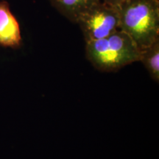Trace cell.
Segmentation results:
<instances>
[{
	"label": "cell",
	"mask_w": 159,
	"mask_h": 159,
	"mask_svg": "<svg viewBox=\"0 0 159 159\" xmlns=\"http://www.w3.org/2000/svg\"><path fill=\"white\" fill-rule=\"evenodd\" d=\"M119 30L141 50L159 39V0H129L117 7Z\"/></svg>",
	"instance_id": "1"
},
{
	"label": "cell",
	"mask_w": 159,
	"mask_h": 159,
	"mask_svg": "<svg viewBox=\"0 0 159 159\" xmlns=\"http://www.w3.org/2000/svg\"><path fill=\"white\" fill-rule=\"evenodd\" d=\"M76 24L85 42L103 39L119 30L118 8L100 1L81 15Z\"/></svg>",
	"instance_id": "3"
},
{
	"label": "cell",
	"mask_w": 159,
	"mask_h": 159,
	"mask_svg": "<svg viewBox=\"0 0 159 159\" xmlns=\"http://www.w3.org/2000/svg\"><path fill=\"white\" fill-rule=\"evenodd\" d=\"M54 8L73 23L101 0H48Z\"/></svg>",
	"instance_id": "5"
},
{
	"label": "cell",
	"mask_w": 159,
	"mask_h": 159,
	"mask_svg": "<svg viewBox=\"0 0 159 159\" xmlns=\"http://www.w3.org/2000/svg\"><path fill=\"white\" fill-rule=\"evenodd\" d=\"M0 1H2V0H0Z\"/></svg>",
	"instance_id": "8"
},
{
	"label": "cell",
	"mask_w": 159,
	"mask_h": 159,
	"mask_svg": "<svg viewBox=\"0 0 159 159\" xmlns=\"http://www.w3.org/2000/svg\"><path fill=\"white\" fill-rule=\"evenodd\" d=\"M103 2L108 4L111 6H114V7H119V5H121L122 4L126 2L129 1V0H101Z\"/></svg>",
	"instance_id": "7"
},
{
	"label": "cell",
	"mask_w": 159,
	"mask_h": 159,
	"mask_svg": "<svg viewBox=\"0 0 159 159\" xmlns=\"http://www.w3.org/2000/svg\"><path fill=\"white\" fill-rule=\"evenodd\" d=\"M21 43L19 23L11 11L8 2L0 1V46L16 49Z\"/></svg>",
	"instance_id": "4"
},
{
	"label": "cell",
	"mask_w": 159,
	"mask_h": 159,
	"mask_svg": "<svg viewBox=\"0 0 159 159\" xmlns=\"http://www.w3.org/2000/svg\"><path fill=\"white\" fill-rule=\"evenodd\" d=\"M150 77L157 83L159 80V39L141 50L140 59Z\"/></svg>",
	"instance_id": "6"
},
{
	"label": "cell",
	"mask_w": 159,
	"mask_h": 159,
	"mask_svg": "<svg viewBox=\"0 0 159 159\" xmlns=\"http://www.w3.org/2000/svg\"><path fill=\"white\" fill-rule=\"evenodd\" d=\"M140 53L133 39L121 30L85 45L87 59L97 69L106 72L116 71L139 61Z\"/></svg>",
	"instance_id": "2"
}]
</instances>
